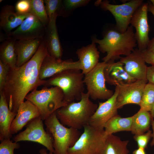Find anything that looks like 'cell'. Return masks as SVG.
<instances>
[{"label":"cell","instance_id":"obj_1","mask_svg":"<svg viewBox=\"0 0 154 154\" xmlns=\"http://www.w3.org/2000/svg\"><path fill=\"white\" fill-rule=\"evenodd\" d=\"M48 53L43 40L29 60L21 66L10 68L3 92L11 111L17 113L29 93L45 83L46 80L40 79L39 72L42 63Z\"/></svg>","mask_w":154,"mask_h":154},{"label":"cell","instance_id":"obj_2","mask_svg":"<svg viewBox=\"0 0 154 154\" xmlns=\"http://www.w3.org/2000/svg\"><path fill=\"white\" fill-rule=\"evenodd\" d=\"M92 41L98 44V48L102 52L106 53L102 59L106 63L120 59L121 55L129 54L137 45L133 28L131 25L124 33L110 30L102 39L94 37L92 38Z\"/></svg>","mask_w":154,"mask_h":154},{"label":"cell","instance_id":"obj_3","mask_svg":"<svg viewBox=\"0 0 154 154\" xmlns=\"http://www.w3.org/2000/svg\"><path fill=\"white\" fill-rule=\"evenodd\" d=\"M89 93L83 92L77 102L67 103L56 112V116L63 125L79 129L88 124L98 105L90 100Z\"/></svg>","mask_w":154,"mask_h":154},{"label":"cell","instance_id":"obj_4","mask_svg":"<svg viewBox=\"0 0 154 154\" xmlns=\"http://www.w3.org/2000/svg\"><path fill=\"white\" fill-rule=\"evenodd\" d=\"M84 75L78 69H69L58 73L46 80L44 87L56 86L62 90L67 103L80 100L84 90Z\"/></svg>","mask_w":154,"mask_h":154},{"label":"cell","instance_id":"obj_5","mask_svg":"<svg viewBox=\"0 0 154 154\" xmlns=\"http://www.w3.org/2000/svg\"><path fill=\"white\" fill-rule=\"evenodd\" d=\"M25 99L37 108L43 120L67 104L62 90L56 86L49 88L44 87L40 90H35L29 93Z\"/></svg>","mask_w":154,"mask_h":154},{"label":"cell","instance_id":"obj_6","mask_svg":"<svg viewBox=\"0 0 154 154\" xmlns=\"http://www.w3.org/2000/svg\"><path fill=\"white\" fill-rule=\"evenodd\" d=\"M44 123L46 131L53 138L54 154H67L68 149L74 145L81 134L78 129L62 124L56 112L44 120Z\"/></svg>","mask_w":154,"mask_h":154},{"label":"cell","instance_id":"obj_7","mask_svg":"<svg viewBox=\"0 0 154 154\" xmlns=\"http://www.w3.org/2000/svg\"><path fill=\"white\" fill-rule=\"evenodd\" d=\"M74 145L68 150L67 154H97L106 137L104 129L94 128L89 124Z\"/></svg>","mask_w":154,"mask_h":154},{"label":"cell","instance_id":"obj_8","mask_svg":"<svg viewBox=\"0 0 154 154\" xmlns=\"http://www.w3.org/2000/svg\"><path fill=\"white\" fill-rule=\"evenodd\" d=\"M106 63L99 62L91 71L84 75V82L87 92L92 99L108 100L113 95L114 92L108 89L106 85V80L104 70Z\"/></svg>","mask_w":154,"mask_h":154},{"label":"cell","instance_id":"obj_9","mask_svg":"<svg viewBox=\"0 0 154 154\" xmlns=\"http://www.w3.org/2000/svg\"><path fill=\"white\" fill-rule=\"evenodd\" d=\"M143 2V0H132L121 4L114 5L104 0L100 1L99 5L102 9L112 14L116 21V30L123 33L129 27L133 14Z\"/></svg>","mask_w":154,"mask_h":154},{"label":"cell","instance_id":"obj_10","mask_svg":"<svg viewBox=\"0 0 154 154\" xmlns=\"http://www.w3.org/2000/svg\"><path fill=\"white\" fill-rule=\"evenodd\" d=\"M43 120L40 117L33 119L27 125L26 129L14 138V142L28 141L41 144L54 153L53 139L51 135L44 129Z\"/></svg>","mask_w":154,"mask_h":154},{"label":"cell","instance_id":"obj_11","mask_svg":"<svg viewBox=\"0 0 154 154\" xmlns=\"http://www.w3.org/2000/svg\"><path fill=\"white\" fill-rule=\"evenodd\" d=\"M147 80H137L132 82L120 84L117 86L119 93L116 101L117 109L129 104L139 105Z\"/></svg>","mask_w":154,"mask_h":154},{"label":"cell","instance_id":"obj_12","mask_svg":"<svg viewBox=\"0 0 154 154\" xmlns=\"http://www.w3.org/2000/svg\"><path fill=\"white\" fill-rule=\"evenodd\" d=\"M148 11V3H143L135 11L130 22L131 25L135 29V33L138 48L141 51L146 49L149 40Z\"/></svg>","mask_w":154,"mask_h":154},{"label":"cell","instance_id":"obj_13","mask_svg":"<svg viewBox=\"0 0 154 154\" xmlns=\"http://www.w3.org/2000/svg\"><path fill=\"white\" fill-rule=\"evenodd\" d=\"M46 27L35 16L30 14L11 34L16 40L43 39Z\"/></svg>","mask_w":154,"mask_h":154},{"label":"cell","instance_id":"obj_14","mask_svg":"<svg viewBox=\"0 0 154 154\" xmlns=\"http://www.w3.org/2000/svg\"><path fill=\"white\" fill-rule=\"evenodd\" d=\"M113 95L104 102H99L98 107L89 121L90 126L99 129H104L106 123L113 117L117 115L116 101L119 93L118 87L115 86Z\"/></svg>","mask_w":154,"mask_h":154},{"label":"cell","instance_id":"obj_15","mask_svg":"<svg viewBox=\"0 0 154 154\" xmlns=\"http://www.w3.org/2000/svg\"><path fill=\"white\" fill-rule=\"evenodd\" d=\"M71 69L80 70V64L79 60L74 61L72 59H58L48 53L41 65L39 77L41 80H45L62 71Z\"/></svg>","mask_w":154,"mask_h":154},{"label":"cell","instance_id":"obj_16","mask_svg":"<svg viewBox=\"0 0 154 154\" xmlns=\"http://www.w3.org/2000/svg\"><path fill=\"white\" fill-rule=\"evenodd\" d=\"M119 61L123 64L127 73L134 79L147 80L148 67L142 56L141 51L139 49H135L129 54L121 57Z\"/></svg>","mask_w":154,"mask_h":154},{"label":"cell","instance_id":"obj_17","mask_svg":"<svg viewBox=\"0 0 154 154\" xmlns=\"http://www.w3.org/2000/svg\"><path fill=\"white\" fill-rule=\"evenodd\" d=\"M40 116L38 110L31 102L27 100L22 103L11 124V134L12 135L17 133L30 121Z\"/></svg>","mask_w":154,"mask_h":154},{"label":"cell","instance_id":"obj_18","mask_svg":"<svg viewBox=\"0 0 154 154\" xmlns=\"http://www.w3.org/2000/svg\"><path fill=\"white\" fill-rule=\"evenodd\" d=\"M58 15H54L49 19L46 27L43 40L45 43L48 54L51 56L61 60L63 50L59 38L56 25Z\"/></svg>","mask_w":154,"mask_h":154},{"label":"cell","instance_id":"obj_19","mask_svg":"<svg viewBox=\"0 0 154 154\" xmlns=\"http://www.w3.org/2000/svg\"><path fill=\"white\" fill-rule=\"evenodd\" d=\"M30 14H20L16 12L13 6L7 4L4 6L0 13V29L8 38H11L12 30L19 27Z\"/></svg>","mask_w":154,"mask_h":154},{"label":"cell","instance_id":"obj_20","mask_svg":"<svg viewBox=\"0 0 154 154\" xmlns=\"http://www.w3.org/2000/svg\"><path fill=\"white\" fill-rule=\"evenodd\" d=\"M104 74L106 82L115 86L119 84L130 83L137 80L127 73L123 64L120 61L106 62Z\"/></svg>","mask_w":154,"mask_h":154},{"label":"cell","instance_id":"obj_21","mask_svg":"<svg viewBox=\"0 0 154 154\" xmlns=\"http://www.w3.org/2000/svg\"><path fill=\"white\" fill-rule=\"evenodd\" d=\"M43 39L17 40L15 46L17 54V67L21 66L29 60L37 51Z\"/></svg>","mask_w":154,"mask_h":154},{"label":"cell","instance_id":"obj_22","mask_svg":"<svg viewBox=\"0 0 154 154\" xmlns=\"http://www.w3.org/2000/svg\"><path fill=\"white\" fill-rule=\"evenodd\" d=\"M80 64V70L85 75L94 68L98 63L100 52L96 44H91L78 49L76 52Z\"/></svg>","mask_w":154,"mask_h":154},{"label":"cell","instance_id":"obj_23","mask_svg":"<svg viewBox=\"0 0 154 154\" xmlns=\"http://www.w3.org/2000/svg\"><path fill=\"white\" fill-rule=\"evenodd\" d=\"M0 140L11 138L10 131L12 121L17 113L9 109L3 92L0 93Z\"/></svg>","mask_w":154,"mask_h":154},{"label":"cell","instance_id":"obj_24","mask_svg":"<svg viewBox=\"0 0 154 154\" xmlns=\"http://www.w3.org/2000/svg\"><path fill=\"white\" fill-rule=\"evenodd\" d=\"M128 142V141H122L113 134L107 136L97 154H128L127 147Z\"/></svg>","mask_w":154,"mask_h":154},{"label":"cell","instance_id":"obj_25","mask_svg":"<svg viewBox=\"0 0 154 154\" xmlns=\"http://www.w3.org/2000/svg\"><path fill=\"white\" fill-rule=\"evenodd\" d=\"M133 118V116L122 117L118 115L113 117L104 125L106 136L120 131H131Z\"/></svg>","mask_w":154,"mask_h":154},{"label":"cell","instance_id":"obj_26","mask_svg":"<svg viewBox=\"0 0 154 154\" xmlns=\"http://www.w3.org/2000/svg\"><path fill=\"white\" fill-rule=\"evenodd\" d=\"M133 117L131 131L132 133L141 134L149 130L153 118L149 112L140 109Z\"/></svg>","mask_w":154,"mask_h":154},{"label":"cell","instance_id":"obj_27","mask_svg":"<svg viewBox=\"0 0 154 154\" xmlns=\"http://www.w3.org/2000/svg\"><path fill=\"white\" fill-rule=\"evenodd\" d=\"M16 40L13 38H8L2 41L0 45V60L11 68L16 67L17 57L15 46Z\"/></svg>","mask_w":154,"mask_h":154},{"label":"cell","instance_id":"obj_28","mask_svg":"<svg viewBox=\"0 0 154 154\" xmlns=\"http://www.w3.org/2000/svg\"><path fill=\"white\" fill-rule=\"evenodd\" d=\"M30 13L37 17L45 26L48 25L49 19L47 14L44 1L31 0Z\"/></svg>","mask_w":154,"mask_h":154},{"label":"cell","instance_id":"obj_29","mask_svg":"<svg viewBox=\"0 0 154 154\" xmlns=\"http://www.w3.org/2000/svg\"><path fill=\"white\" fill-rule=\"evenodd\" d=\"M154 104V85L147 83L144 87L140 104V110L150 112Z\"/></svg>","mask_w":154,"mask_h":154},{"label":"cell","instance_id":"obj_30","mask_svg":"<svg viewBox=\"0 0 154 154\" xmlns=\"http://www.w3.org/2000/svg\"><path fill=\"white\" fill-rule=\"evenodd\" d=\"M44 3L46 11L49 19L54 15L58 16H66V12L64 9L62 0H44Z\"/></svg>","mask_w":154,"mask_h":154},{"label":"cell","instance_id":"obj_31","mask_svg":"<svg viewBox=\"0 0 154 154\" xmlns=\"http://www.w3.org/2000/svg\"><path fill=\"white\" fill-rule=\"evenodd\" d=\"M20 147L18 142H13L10 138L4 139L0 144V154H14V150Z\"/></svg>","mask_w":154,"mask_h":154},{"label":"cell","instance_id":"obj_32","mask_svg":"<svg viewBox=\"0 0 154 154\" xmlns=\"http://www.w3.org/2000/svg\"><path fill=\"white\" fill-rule=\"evenodd\" d=\"M152 137V131L149 130L146 133L135 135L133 138L137 143L138 147H141L145 149L147 148L148 143Z\"/></svg>","mask_w":154,"mask_h":154},{"label":"cell","instance_id":"obj_33","mask_svg":"<svg viewBox=\"0 0 154 154\" xmlns=\"http://www.w3.org/2000/svg\"><path fill=\"white\" fill-rule=\"evenodd\" d=\"M89 0H64L63 3L67 13L68 10H72L79 7L86 5L90 2Z\"/></svg>","mask_w":154,"mask_h":154},{"label":"cell","instance_id":"obj_34","mask_svg":"<svg viewBox=\"0 0 154 154\" xmlns=\"http://www.w3.org/2000/svg\"><path fill=\"white\" fill-rule=\"evenodd\" d=\"M31 0H19L16 3L15 8L18 13L24 15L30 13Z\"/></svg>","mask_w":154,"mask_h":154},{"label":"cell","instance_id":"obj_35","mask_svg":"<svg viewBox=\"0 0 154 154\" xmlns=\"http://www.w3.org/2000/svg\"><path fill=\"white\" fill-rule=\"evenodd\" d=\"M10 67L0 60V93L3 91Z\"/></svg>","mask_w":154,"mask_h":154},{"label":"cell","instance_id":"obj_36","mask_svg":"<svg viewBox=\"0 0 154 154\" xmlns=\"http://www.w3.org/2000/svg\"><path fill=\"white\" fill-rule=\"evenodd\" d=\"M141 53L145 62L154 66V53L146 49L141 51Z\"/></svg>","mask_w":154,"mask_h":154},{"label":"cell","instance_id":"obj_37","mask_svg":"<svg viewBox=\"0 0 154 154\" xmlns=\"http://www.w3.org/2000/svg\"><path fill=\"white\" fill-rule=\"evenodd\" d=\"M146 79L149 83L154 85V66L147 67Z\"/></svg>","mask_w":154,"mask_h":154},{"label":"cell","instance_id":"obj_38","mask_svg":"<svg viewBox=\"0 0 154 154\" xmlns=\"http://www.w3.org/2000/svg\"><path fill=\"white\" fill-rule=\"evenodd\" d=\"M146 49L154 53V37L151 40H149Z\"/></svg>","mask_w":154,"mask_h":154},{"label":"cell","instance_id":"obj_39","mask_svg":"<svg viewBox=\"0 0 154 154\" xmlns=\"http://www.w3.org/2000/svg\"><path fill=\"white\" fill-rule=\"evenodd\" d=\"M132 154H146L145 149L141 147L138 148L135 150L132 153Z\"/></svg>","mask_w":154,"mask_h":154},{"label":"cell","instance_id":"obj_40","mask_svg":"<svg viewBox=\"0 0 154 154\" xmlns=\"http://www.w3.org/2000/svg\"><path fill=\"white\" fill-rule=\"evenodd\" d=\"M151 124L153 129V132H152V137L153 139L150 143V145L152 146L154 145V120L153 118L152 119Z\"/></svg>","mask_w":154,"mask_h":154},{"label":"cell","instance_id":"obj_41","mask_svg":"<svg viewBox=\"0 0 154 154\" xmlns=\"http://www.w3.org/2000/svg\"><path fill=\"white\" fill-rule=\"evenodd\" d=\"M148 11L151 12L154 16V7L151 3H148Z\"/></svg>","mask_w":154,"mask_h":154},{"label":"cell","instance_id":"obj_42","mask_svg":"<svg viewBox=\"0 0 154 154\" xmlns=\"http://www.w3.org/2000/svg\"><path fill=\"white\" fill-rule=\"evenodd\" d=\"M40 154H54L52 152H49V153H47L46 150L44 148H42L39 150Z\"/></svg>","mask_w":154,"mask_h":154},{"label":"cell","instance_id":"obj_43","mask_svg":"<svg viewBox=\"0 0 154 154\" xmlns=\"http://www.w3.org/2000/svg\"><path fill=\"white\" fill-rule=\"evenodd\" d=\"M152 118L154 119V104L151 110L149 112Z\"/></svg>","mask_w":154,"mask_h":154},{"label":"cell","instance_id":"obj_44","mask_svg":"<svg viewBox=\"0 0 154 154\" xmlns=\"http://www.w3.org/2000/svg\"><path fill=\"white\" fill-rule=\"evenodd\" d=\"M150 1L152 5L154 7V0H151Z\"/></svg>","mask_w":154,"mask_h":154},{"label":"cell","instance_id":"obj_45","mask_svg":"<svg viewBox=\"0 0 154 154\" xmlns=\"http://www.w3.org/2000/svg\"><path fill=\"white\" fill-rule=\"evenodd\" d=\"M2 1H3V0H0V2H1Z\"/></svg>","mask_w":154,"mask_h":154}]
</instances>
